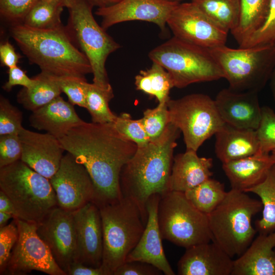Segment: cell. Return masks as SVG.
I'll return each mask as SVG.
<instances>
[{
	"label": "cell",
	"instance_id": "cell-32",
	"mask_svg": "<svg viewBox=\"0 0 275 275\" xmlns=\"http://www.w3.org/2000/svg\"><path fill=\"white\" fill-rule=\"evenodd\" d=\"M227 193L224 184L210 178L184 193L195 207L208 215L222 202Z\"/></svg>",
	"mask_w": 275,
	"mask_h": 275
},
{
	"label": "cell",
	"instance_id": "cell-19",
	"mask_svg": "<svg viewBox=\"0 0 275 275\" xmlns=\"http://www.w3.org/2000/svg\"><path fill=\"white\" fill-rule=\"evenodd\" d=\"M160 198L159 194H154L149 198L147 203L148 218L144 232L125 262H146L158 268L166 275H175L162 247L157 216Z\"/></svg>",
	"mask_w": 275,
	"mask_h": 275
},
{
	"label": "cell",
	"instance_id": "cell-27",
	"mask_svg": "<svg viewBox=\"0 0 275 275\" xmlns=\"http://www.w3.org/2000/svg\"><path fill=\"white\" fill-rule=\"evenodd\" d=\"M35 82L30 88H23L17 94V102L32 112L60 96L62 91L52 75L41 72L34 77Z\"/></svg>",
	"mask_w": 275,
	"mask_h": 275
},
{
	"label": "cell",
	"instance_id": "cell-43",
	"mask_svg": "<svg viewBox=\"0 0 275 275\" xmlns=\"http://www.w3.org/2000/svg\"><path fill=\"white\" fill-rule=\"evenodd\" d=\"M21 154L19 134L0 135V168L21 159Z\"/></svg>",
	"mask_w": 275,
	"mask_h": 275
},
{
	"label": "cell",
	"instance_id": "cell-54",
	"mask_svg": "<svg viewBox=\"0 0 275 275\" xmlns=\"http://www.w3.org/2000/svg\"><path fill=\"white\" fill-rule=\"evenodd\" d=\"M166 1H172V2H179L182 1H184V0H166Z\"/></svg>",
	"mask_w": 275,
	"mask_h": 275
},
{
	"label": "cell",
	"instance_id": "cell-3",
	"mask_svg": "<svg viewBox=\"0 0 275 275\" xmlns=\"http://www.w3.org/2000/svg\"><path fill=\"white\" fill-rule=\"evenodd\" d=\"M10 35L31 64L56 77L86 78L92 68L63 25L52 30H39L22 23L11 25Z\"/></svg>",
	"mask_w": 275,
	"mask_h": 275
},
{
	"label": "cell",
	"instance_id": "cell-46",
	"mask_svg": "<svg viewBox=\"0 0 275 275\" xmlns=\"http://www.w3.org/2000/svg\"><path fill=\"white\" fill-rule=\"evenodd\" d=\"M21 57L18 54L13 46L8 41L0 45V61L3 66L10 68L17 66Z\"/></svg>",
	"mask_w": 275,
	"mask_h": 275
},
{
	"label": "cell",
	"instance_id": "cell-16",
	"mask_svg": "<svg viewBox=\"0 0 275 275\" xmlns=\"http://www.w3.org/2000/svg\"><path fill=\"white\" fill-rule=\"evenodd\" d=\"M179 3L166 0H121L97 8L95 14L102 18L101 26L105 30L123 22L141 20L154 23L164 32L168 19Z\"/></svg>",
	"mask_w": 275,
	"mask_h": 275
},
{
	"label": "cell",
	"instance_id": "cell-7",
	"mask_svg": "<svg viewBox=\"0 0 275 275\" xmlns=\"http://www.w3.org/2000/svg\"><path fill=\"white\" fill-rule=\"evenodd\" d=\"M148 56L152 62L159 64L169 73L177 88L224 78L223 70L209 49L175 36L152 49Z\"/></svg>",
	"mask_w": 275,
	"mask_h": 275
},
{
	"label": "cell",
	"instance_id": "cell-28",
	"mask_svg": "<svg viewBox=\"0 0 275 275\" xmlns=\"http://www.w3.org/2000/svg\"><path fill=\"white\" fill-rule=\"evenodd\" d=\"M134 83L136 90L155 97L158 103L168 102L170 90L175 87L169 73L153 62L150 68L141 70L135 76Z\"/></svg>",
	"mask_w": 275,
	"mask_h": 275
},
{
	"label": "cell",
	"instance_id": "cell-35",
	"mask_svg": "<svg viewBox=\"0 0 275 275\" xmlns=\"http://www.w3.org/2000/svg\"><path fill=\"white\" fill-rule=\"evenodd\" d=\"M113 124L120 134L138 147H144L150 142L141 119H132L129 114L124 113L117 117Z\"/></svg>",
	"mask_w": 275,
	"mask_h": 275
},
{
	"label": "cell",
	"instance_id": "cell-6",
	"mask_svg": "<svg viewBox=\"0 0 275 275\" xmlns=\"http://www.w3.org/2000/svg\"><path fill=\"white\" fill-rule=\"evenodd\" d=\"M102 221L103 256L101 267L106 275L125 262L145 227L140 211L129 199L98 206Z\"/></svg>",
	"mask_w": 275,
	"mask_h": 275
},
{
	"label": "cell",
	"instance_id": "cell-11",
	"mask_svg": "<svg viewBox=\"0 0 275 275\" xmlns=\"http://www.w3.org/2000/svg\"><path fill=\"white\" fill-rule=\"evenodd\" d=\"M170 122L182 132L186 150L197 151L225 123L214 100L203 94H191L168 102Z\"/></svg>",
	"mask_w": 275,
	"mask_h": 275
},
{
	"label": "cell",
	"instance_id": "cell-18",
	"mask_svg": "<svg viewBox=\"0 0 275 275\" xmlns=\"http://www.w3.org/2000/svg\"><path fill=\"white\" fill-rule=\"evenodd\" d=\"M21 160L35 171L50 179L58 171L65 151L58 138L48 133L23 127L19 133Z\"/></svg>",
	"mask_w": 275,
	"mask_h": 275
},
{
	"label": "cell",
	"instance_id": "cell-15",
	"mask_svg": "<svg viewBox=\"0 0 275 275\" xmlns=\"http://www.w3.org/2000/svg\"><path fill=\"white\" fill-rule=\"evenodd\" d=\"M37 233L49 248L58 265L67 275L70 266L76 259L73 212L58 206L54 207L37 224Z\"/></svg>",
	"mask_w": 275,
	"mask_h": 275
},
{
	"label": "cell",
	"instance_id": "cell-47",
	"mask_svg": "<svg viewBox=\"0 0 275 275\" xmlns=\"http://www.w3.org/2000/svg\"><path fill=\"white\" fill-rule=\"evenodd\" d=\"M67 275H106V273L101 267L95 268L74 262L70 266Z\"/></svg>",
	"mask_w": 275,
	"mask_h": 275
},
{
	"label": "cell",
	"instance_id": "cell-25",
	"mask_svg": "<svg viewBox=\"0 0 275 275\" xmlns=\"http://www.w3.org/2000/svg\"><path fill=\"white\" fill-rule=\"evenodd\" d=\"M274 163L270 154L257 153L224 163L222 168L230 181L231 189L245 192L263 181Z\"/></svg>",
	"mask_w": 275,
	"mask_h": 275
},
{
	"label": "cell",
	"instance_id": "cell-30",
	"mask_svg": "<svg viewBox=\"0 0 275 275\" xmlns=\"http://www.w3.org/2000/svg\"><path fill=\"white\" fill-rule=\"evenodd\" d=\"M257 195L262 204V217L255 222L257 231L267 234L275 230V163L265 178L245 193Z\"/></svg>",
	"mask_w": 275,
	"mask_h": 275
},
{
	"label": "cell",
	"instance_id": "cell-41",
	"mask_svg": "<svg viewBox=\"0 0 275 275\" xmlns=\"http://www.w3.org/2000/svg\"><path fill=\"white\" fill-rule=\"evenodd\" d=\"M38 0H0L1 16L12 25L22 23Z\"/></svg>",
	"mask_w": 275,
	"mask_h": 275
},
{
	"label": "cell",
	"instance_id": "cell-22",
	"mask_svg": "<svg viewBox=\"0 0 275 275\" xmlns=\"http://www.w3.org/2000/svg\"><path fill=\"white\" fill-rule=\"evenodd\" d=\"M29 122L33 128L45 131L60 139L85 121L78 116L73 104L59 96L32 112Z\"/></svg>",
	"mask_w": 275,
	"mask_h": 275
},
{
	"label": "cell",
	"instance_id": "cell-10",
	"mask_svg": "<svg viewBox=\"0 0 275 275\" xmlns=\"http://www.w3.org/2000/svg\"><path fill=\"white\" fill-rule=\"evenodd\" d=\"M157 216L162 239L185 249L212 241L208 215L195 207L184 193L170 191L161 197Z\"/></svg>",
	"mask_w": 275,
	"mask_h": 275
},
{
	"label": "cell",
	"instance_id": "cell-1",
	"mask_svg": "<svg viewBox=\"0 0 275 275\" xmlns=\"http://www.w3.org/2000/svg\"><path fill=\"white\" fill-rule=\"evenodd\" d=\"M59 140L64 150L72 154L89 173L95 189L93 203L98 206L123 197L120 173L138 146L120 134L113 123L85 121Z\"/></svg>",
	"mask_w": 275,
	"mask_h": 275
},
{
	"label": "cell",
	"instance_id": "cell-51",
	"mask_svg": "<svg viewBox=\"0 0 275 275\" xmlns=\"http://www.w3.org/2000/svg\"><path fill=\"white\" fill-rule=\"evenodd\" d=\"M50 2L53 3H59L62 5L64 7L68 8L73 0H38Z\"/></svg>",
	"mask_w": 275,
	"mask_h": 275
},
{
	"label": "cell",
	"instance_id": "cell-31",
	"mask_svg": "<svg viewBox=\"0 0 275 275\" xmlns=\"http://www.w3.org/2000/svg\"><path fill=\"white\" fill-rule=\"evenodd\" d=\"M211 20L228 32L238 25L240 0H191Z\"/></svg>",
	"mask_w": 275,
	"mask_h": 275
},
{
	"label": "cell",
	"instance_id": "cell-24",
	"mask_svg": "<svg viewBox=\"0 0 275 275\" xmlns=\"http://www.w3.org/2000/svg\"><path fill=\"white\" fill-rule=\"evenodd\" d=\"M212 158L199 157L193 150L177 154L173 158L170 191L185 193L198 185L212 176Z\"/></svg>",
	"mask_w": 275,
	"mask_h": 275
},
{
	"label": "cell",
	"instance_id": "cell-21",
	"mask_svg": "<svg viewBox=\"0 0 275 275\" xmlns=\"http://www.w3.org/2000/svg\"><path fill=\"white\" fill-rule=\"evenodd\" d=\"M233 260L216 242L186 249L177 264L179 275H231Z\"/></svg>",
	"mask_w": 275,
	"mask_h": 275
},
{
	"label": "cell",
	"instance_id": "cell-44",
	"mask_svg": "<svg viewBox=\"0 0 275 275\" xmlns=\"http://www.w3.org/2000/svg\"><path fill=\"white\" fill-rule=\"evenodd\" d=\"M162 273L153 265L134 261L124 262L115 270L113 275H160Z\"/></svg>",
	"mask_w": 275,
	"mask_h": 275
},
{
	"label": "cell",
	"instance_id": "cell-12",
	"mask_svg": "<svg viewBox=\"0 0 275 275\" xmlns=\"http://www.w3.org/2000/svg\"><path fill=\"white\" fill-rule=\"evenodd\" d=\"M14 218L18 230V238L4 273L22 275L36 270L49 275H67L56 262L47 244L37 234V223Z\"/></svg>",
	"mask_w": 275,
	"mask_h": 275
},
{
	"label": "cell",
	"instance_id": "cell-48",
	"mask_svg": "<svg viewBox=\"0 0 275 275\" xmlns=\"http://www.w3.org/2000/svg\"><path fill=\"white\" fill-rule=\"evenodd\" d=\"M0 212L11 213L16 218L15 210L11 201L2 190H0Z\"/></svg>",
	"mask_w": 275,
	"mask_h": 275
},
{
	"label": "cell",
	"instance_id": "cell-4",
	"mask_svg": "<svg viewBox=\"0 0 275 275\" xmlns=\"http://www.w3.org/2000/svg\"><path fill=\"white\" fill-rule=\"evenodd\" d=\"M262 210L260 200L231 189L218 206L208 214L212 241L232 258L241 255L254 239L253 217Z\"/></svg>",
	"mask_w": 275,
	"mask_h": 275
},
{
	"label": "cell",
	"instance_id": "cell-5",
	"mask_svg": "<svg viewBox=\"0 0 275 275\" xmlns=\"http://www.w3.org/2000/svg\"><path fill=\"white\" fill-rule=\"evenodd\" d=\"M0 189L11 201L16 218L38 223L58 206L49 179L21 159L0 168Z\"/></svg>",
	"mask_w": 275,
	"mask_h": 275
},
{
	"label": "cell",
	"instance_id": "cell-45",
	"mask_svg": "<svg viewBox=\"0 0 275 275\" xmlns=\"http://www.w3.org/2000/svg\"><path fill=\"white\" fill-rule=\"evenodd\" d=\"M8 73V79L3 86V89L7 92H10L16 86L29 89L35 82L34 77L30 78L26 72L18 66L9 68Z\"/></svg>",
	"mask_w": 275,
	"mask_h": 275
},
{
	"label": "cell",
	"instance_id": "cell-34",
	"mask_svg": "<svg viewBox=\"0 0 275 275\" xmlns=\"http://www.w3.org/2000/svg\"><path fill=\"white\" fill-rule=\"evenodd\" d=\"M64 8L59 3L37 1L25 15L22 23L39 30L59 28L63 25L61 15Z\"/></svg>",
	"mask_w": 275,
	"mask_h": 275
},
{
	"label": "cell",
	"instance_id": "cell-39",
	"mask_svg": "<svg viewBox=\"0 0 275 275\" xmlns=\"http://www.w3.org/2000/svg\"><path fill=\"white\" fill-rule=\"evenodd\" d=\"M53 77L62 92L64 93L68 97L69 102L73 105H76L86 108V92L88 83L86 78L75 77Z\"/></svg>",
	"mask_w": 275,
	"mask_h": 275
},
{
	"label": "cell",
	"instance_id": "cell-37",
	"mask_svg": "<svg viewBox=\"0 0 275 275\" xmlns=\"http://www.w3.org/2000/svg\"><path fill=\"white\" fill-rule=\"evenodd\" d=\"M259 153L269 154L275 149V113L268 106L261 107V118L256 130Z\"/></svg>",
	"mask_w": 275,
	"mask_h": 275
},
{
	"label": "cell",
	"instance_id": "cell-17",
	"mask_svg": "<svg viewBox=\"0 0 275 275\" xmlns=\"http://www.w3.org/2000/svg\"><path fill=\"white\" fill-rule=\"evenodd\" d=\"M76 238L75 262L99 268L103 256V233L99 207L91 202L73 211Z\"/></svg>",
	"mask_w": 275,
	"mask_h": 275
},
{
	"label": "cell",
	"instance_id": "cell-29",
	"mask_svg": "<svg viewBox=\"0 0 275 275\" xmlns=\"http://www.w3.org/2000/svg\"><path fill=\"white\" fill-rule=\"evenodd\" d=\"M270 0H240L237 26L231 33L239 46L265 21Z\"/></svg>",
	"mask_w": 275,
	"mask_h": 275
},
{
	"label": "cell",
	"instance_id": "cell-40",
	"mask_svg": "<svg viewBox=\"0 0 275 275\" xmlns=\"http://www.w3.org/2000/svg\"><path fill=\"white\" fill-rule=\"evenodd\" d=\"M273 42H275V0H270L265 21L239 47H248Z\"/></svg>",
	"mask_w": 275,
	"mask_h": 275
},
{
	"label": "cell",
	"instance_id": "cell-38",
	"mask_svg": "<svg viewBox=\"0 0 275 275\" xmlns=\"http://www.w3.org/2000/svg\"><path fill=\"white\" fill-rule=\"evenodd\" d=\"M22 113L3 96L0 97V135L19 134L23 128Z\"/></svg>",
	"mask_w": 275,
	"mask_h": 275
},
{
	"label": "cell",
	"instance_id": "cell-14",
	"mask_svg": "<svg viewBox=\"0 0 275 275\" xmlns=\"http://www.w3.org/2000/svg\"><path fill=\"white\" fill-rule=\"evenodd\" d=\"M49 180L58 206L65 210L74 211L95 200V187L89 173L68 152L63 156L58 171Z\"/></svg>",
	"mask_w": 275,
	"mask_h": 275
},
{
	"label": "cell",
	"instance_id": "cell-20",
	"mask_svg": "<svg viewBox=\"0 0 275 275\" xmlns=\"http://www.w3.org/2000/svg\"><path fill=\"white\" fill-rule=\"evenodd\" d=\"M258 93L237 92L229 88L220 91L214 101L224 122L235 127L256 130L261 118Z\"/></svg>",
	"mask_w": 275,
	"mask_h": 275
},
{
	"label": "cell",
	"instance_id": "cell-23",
	"mask_svg": "<svg viewBox=\"0 0 275 275\" xmlns=\"http://www.w3.org/2000/svg\"><path fill=\"white\" fill-rule=\"evenodd\" d=\"M275 230L260 234L233 260L231 275H275Z\"/></svg>",
	"mask_w": 275,
	"mask_h": 275
},
{
	"label": "cell",
	"instance_id": "cell-55",
	"mask_svg": "<svg viewBox=\"0 0 275 275\" xmlns=\"http://www.w3.org/2000/svg\"><path fill=\"white\" fill-rule=\"evenodd\" d=\"M274 251H275V248H274Z\"/></svg>",
	"mask_w": 275,
	"mask_h": 275
},
{
	"label": "cell",
	"instance_id": "cell-9",
	"mask_svg": "<svg viewBox=\"0 0 275 275\" xmlns=\"http://www.w3.org/2000/svg\"><path fill=\"white\" fill-rule=\"evenodd\" d=\"M93 6L87 0H73L69 7L66 28L77 48L85 55L91 65L93 83L107 88L111 86L106 61L121 46L95 20Z\"/></svg>",
	"mask_w": 275,
	"mask_h": 275
},
{
	"label": "cell",
	"instance_id": "cell-8",
	"mask_svg": "<svg viewBox=\"0 0 275 275\" xmlns=\"http://www.w3.org/2000/svg\"><path fill=\"white\" fill-rule=\"evenodd\" d=\"M237 92H258L270 79L275 65V42L232 48L226 45L209 49Z\"/></svg>",
	"mask_w": 275,
	"mask_h": 275
},
{
	"label": "cell",
	"instance_id": "cell-26",
	"mask_svg": "<svg viewBox=\"0 0 275 275\" xmlns=\"http://www.w3.org/2000/svg\"><path fill=\"white\" fill-rule=\"evenodd\" d=\"M215 135V152L223 163L259 152L256 130L239 128L225 123Z\"/></svg>",
	"mask_w": 275,
	"mask_h": 275
},
{
	"label": "cell",
	"instance_id": "cell-33",
	"mask_svg": "<svg viewBox=\"0 0 275 275\" xmlns=\"http://www.w3.org/2000/svg\"><path fill=\"white\" fill-rule=\"evenodd\" d=\"M113 88L111 86L103 88L94 83H88L86 92V108L94 123H112L117 116L110 109L109 102L114 97Z\"/></svg>",
	"mask_w": 275,
	"mask_h": 275
},
{
	"label": "cell",
	"instance_id": "cell-42",
	"mask_svg": "<svg viewBox=\"0 0 275 275\" xmlns=\"http://www.w3.org/2000/svg\"><path fill=\"white\" fill-rule=\"evenodd\" d=\"M18 230L15 219L0 228V274H3L11 252L18 238Z\"/></svg>",
	"mask_w": 275,
	"mask_h": 275
},
{
	"label": "cell",
	"instance_id": "cell-2",
	"mask_svg": "<svg viewBox=\"0 0 275 275\" xmlns=\"http://www.w3.org/2000/svg\"><path fill=\"white\" fill-rule=\"evenodd\" d=\"M180 132L170 122L158 139L138 147L121 170L120 185L122 196L137 206L145 225L149 198L154 194L162 197L170 191L173 152Z\"/></svg>",
	"mask_w": 275,
	"mask_h": 275
},
{
	"label": "cell",
	"instance_id": "cell-49",
	"mask_svg": "<svg viewBox=\"0 0 275 275\" xmlns=\"http://www.w3.org/2000/svg\"><path fill=\"white\" fill-rule=\"evenodd\" d=\"M93 7L96 6L98 8L107 7L118 3L121 0H87Z\"/></svg>",
	"mask_w": 275,
	"mask_h": 275
},
{
	"label": "cell",
	"instance_id": "cell-52",
	"mask_svg": "<svg viewBox=\"0 0 275 275\" xmlns=\"http://www.w3.org/2000/svg\"><path fill=\"white\" fill-rule=\"evenodd\" d=\"M270 86L273 95V97L275 101V65L273 69L271 76H270Z\"/></svg>",
	"mask_w": 275,
	"mask_h": 275
},
{
	"label": "cell",
	"instance_id": "cell-13",
	"mask_svg": "<svg viewBox=\"0 0 275 275\" xmlns=\"http://www.w3.org/2000/svg\"><path fill=\"white\" fill-rule=\"evenodd\" d=\"M167 24L174 36L208 49L226 45L229 33L191 2L179 3L170 14Z\"/></svg>",
	"mask_w": 275,
	"mask_h": 275
},
{
	"label": "cell",
	"instance_id": "cell-53",
	"mask_svg": "<svg viewBox=\"0 0 275 275\" xmlns=\"http://www.w3.org/2000/svg\"><path fill=\"white\" fill-rule=\"evenodd\" d=\"M270 155L272 158L275 160V149H274L271 153Z\"/></svg>",
	"mask_w": 275,
	"mask_h": 275
},
{
	"label": "cell",
	"instance_id": "cell-36",
	"mask_svg": "<svg viewBox=\"0 0 275 275\" xmlns=\"http://www.w3.org/2000/svg\"><path fill=\"white\" fill-rule=\"evenodd\" d=\"M150 142L158 139L170 123L167 102L158 103L154 108H148L141 119Z\"/></svg>",
	"mask_w": 275,
	"mask_h": 275
},
{
	"label": "cell",
	"instance_id": "cell-50",
	"mask_svg": "<svg viewBox=\"0 0 275 275\" xmlns=\"http://www.w3.org/2000/svg\"><path fill=\"white\" fill-rule=\"evenodd\" d=\"M14 218V216L10 213L0 212V228L6 225V223L11 218Z\"/></svg>",
	"mask_w": 275,
	"mask_h": 275
}]
</instances>
